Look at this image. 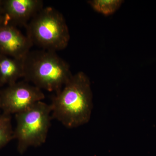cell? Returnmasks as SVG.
<instances>
[{
    "mask_svg": "<svg viewBox=\"0 0 156 156\" xmlns=\"http://www.w3.org/2000/svg\"><path fill=\"white\" fill-rule=\"evenodd\" d=\"M15 118L14 136L20 153L30 147H37L45 143L52 119L50 104L39 101L28 109L15 115Z\"/></svg>",
    "mask_w": 156,
    "mask_h": 156,
    "instance_id": "cell-4",
    "label": "cell"
},
{
    "mask_svg": "<svg viewBox=\"0 0 156 156\" xmlns=\"http://www.w3.org/2000/svg\"><path fill=\"white\" fill-rule=\"evenodd\" d=\"M4 1L0 0V14L3 15L4 12Z\"/></svg>",
    "mask_w": 156,
    "mask_h": 156,
    "instance_id": "cell-12",
    "label": "cell"
},
{
    "mask_svg": "<svg viewBox=\"0 0 156 156\" xmlns=\"http://www.w3.org/2000/svg\"><path fill=\"white\" fill-rule=\"evenodd\" d=\"M23 64L26 81L49 92H59L73 75L69 65L50 50L30 51Z\"/></svg>",
    "mask_w": 156,
    "mask_h": 156,
    "instance_id": "cell-2",
    "label": "cell"
},
{
    "mask_svg": "<svg viewBox=\"0 0 156 156\" xmlns=\"http://www.w3.org/2000/svg\"><path fill=\"white\" fill-rule=\"evenodd\" d=\"M10 115L3 113L0 115V148L14 139Z\"/></svg>",
    "mask_w": 156,
    "mask_h": 156,
    "instance_id": "cell-10",
    "label": "cell"
},
{
    "mask_svg": "<svg viewBox=\"0 0 156 156\" xmlns=\"http://www.w3.org/2000/svg\"><path fill=\"white\" fill-rule=\"evenodd\" d=\"M41 0H5L3 15L9 21L26 27L31 20L44 8Z\"/></svg>",
    "mask_w": 156,
    "mask_h": 156,
    "instance_id": "cell-7",
    "label": "cell"
},
{
    "mask_svg": "<svg viewBox=\"0 0 156 156\" xmlns=\"http://www.w3.org/2000/svg\"></svg>",
    "mask_w": 156,
    "mask_h": 156,
    "instance_id": "cell-14",
    "label": "cell"
},
{
    "mask_svg": "<svg viewBox=\"0 0 156 156\" xmlns=\"http://www.w3.org/2000/svg\"><path fill=\"white\" fill-rule=\"evenodd\" d=\"M122 0H90L87 3L94 11L105 16L114 14L121 7Z\"/></svg>",
    "mask_w": 156,
    "mask_h": 156,
    "instance_id": "cell-9",
    "label": "cell"
},
{
    "mask_svg": "<svg viewBox=\"0 0 156 156\" xmlns=\"http://www.w3.org/2000/svg\"><path fill=\"white\" fill-rule=\"evenodd\" d=\"M41 89L27 82H17L0 92V107L4 113L17 114L45 98Z\"/></svg>",
    "mask_w": 156,
    "mask_h": 156,
    "instance_id": "cell-5",
    "label": "cell"
},
{
    "mask_svg": "<svg viewBox=\"0 0 156 156\" xmlns=\"http://www.w3.org/2000/svg\"><path fill=\"white\" fill-rule=\"evenodd\" d=\"M33 44L56 52L64 50L70 40L69 30L63 15L51 7L43 8L26 26Z\"/></svg>",
    "mask_w": 156,
    "mask_h": 156,
    "instance_id": "cell-3",
    "label": "cell"
},
{
    "mask_svg": "<svg viewBox=\"0 0 156 156\" xmlns=\"http://www.w3.org/2000/svg\"><path fill=\"white\" fill-rule=\"evenodd\" d=\"M52 119L68 128L89 122L93 108L91 82L88 76L79 72L73 75L64 87L56 93L50 104Z\"/></svg>",
    "mask_w": 156,
    "mask_h": 156,
    "instance_id": "cell-1",
    "label": "cell"
},
{
    "mask_svg": "<svg viewBox=\"0 0 156 156\" xmlns=\"http://www.w3.org/2000/svg\"><path fill=\"white\" fill-rule=\"evenodd\" d=\"M5 23H7V22L6 21L5 16L4 15L0 14V27Z\"/></svg>",
    "mask_w": 156,
    "mask_h": 156,
    "instance_id": "cell-11",
    "label": "cell"
},
{
    "mask_svg": "<svg viewBox=\"0 0 156 156\" xmlns=\"http://www.w3.org/2000/svg\"><path fill=\"white\" fill-rule=\"evenodd\" d=\"M33 45L27 35L14 25L5 23L0 27V54L24 59Z\"/></svg>",
    "mask_w": 156,
    "mask_h": 156,
    "instance_id": "cell-6",
    "label": "cell"
},
{
    "mask_svg": "<svg viewBox=\"0 0 156 156\" xmlns=\"http://www.w3.org/2000/svg\"><path fill=\"white\" fill-rule=\"evenodd\" d=\"M24 76L23 59L0 55V86L17 83Z\"/></svg>",
    "mask_w": 156,
    "mask_h": 156,
    "instance_id": "cell-8",
    "label": "cell"
},
{
    "mask_svg": "<svg viewBox=\"0 0 156 156\" xmlns=\"http://www.w3.org/2000/svg\"><path fill=\"white\" fill-rule=\"evenodd\" d=\"M0 55H1V54H0Z\"/></svg>",
    "mask_w": 156,
    "mask_h": 156,
    "instance_id": "cell-13",
    "label": "cell"
}]
</instances>
